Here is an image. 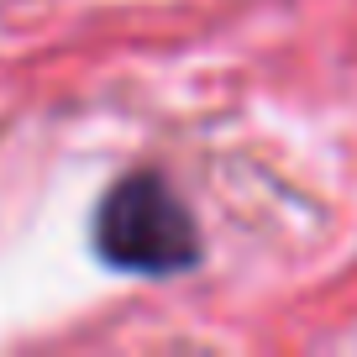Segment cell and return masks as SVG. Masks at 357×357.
Listing matches in <instances>:
<instances>
[{
	"label": "cell",
	"mask_w": 357,
	"mask_h": 357,
	"mask_svg": "<svg viewBox=\"0 0 357 357\" xmlns=\"http://www.w3.org/2000/svg\"><path fill=\"white\" fill-rule=\"evenodd\" d=\"M95 242L105 263L132 273H184L200 257L195 215L158 174H132L100 200Z\"/></svg>",
	"instance_id": "obj_1"
}]
</instances>
